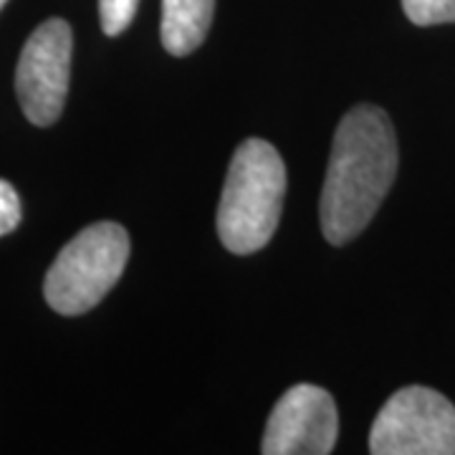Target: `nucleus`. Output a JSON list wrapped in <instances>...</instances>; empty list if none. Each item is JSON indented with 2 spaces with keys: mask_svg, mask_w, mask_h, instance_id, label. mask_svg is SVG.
<instances>
[{
  "mask_svg": "<svg viewBox=\"0 0 455 455\" xmlns=\"http://www.w3.org/2000/svg\"><path fill=\"white\" fill-rule=\"evenodd\" d=\"M397 163V134L385 109L359 104L341 116L319 203L322 233L329 243H349L370 226L390 193Z\"/></svg>",
  "mask_w": 455,
  "mask_h": 455,
  "instance_id": "nucleus-1",
  "label": "nucleus"
},
{
  "mask_svg": "<svg viewBox=\"0 0 455 455\" xmlns=\"http://www.w3.org/2000/svg\"><path fill=\"white\" fill-rule=\"evenodd\" d=\"M286 193V164L276 147L251 137L235 147L218 205V235L230 253L251 256L276 233Z\"/></svg>",
  "mask_w": 455,
  "mask_h": 455,
  "instance_id": "nucleus-2",
  "label": "nucleus"
},
{
  "mask_svg": "<svg viewBox=\"0 0 455 455\" xmlns=\"http://www.w3.org/2000/svg\"><path fill=\"white\" fill-rule=\"evenodd\" d=\"M127 260L130 235L119 223L101 220L84 228L51 263L44 281L49 307L64 316L94 309L124 274Z\"/></svg>",
  "mask_w": 455,
  "mask_h": 455,
  "instance_id": "nucleus-3",
  "label": "nucleus"
},
{
  "mask_svg": "<svg viewBox=\"0 0 455 455\" xmlns=\"http://www.w3.org/2000/svg\"><path fill=\"white\" fill-rule=\"evenodd\" d=\"M374 455H453V403L423 385L403 387L392 395L374 418L370 430Z\"/></svg>",
  "mask_w": 455,
  "mask_h": 455,
  "instance_id": "nucleus-4",
  "label": "nucleus"
},
{
  "mask_svg": "<svg viewBox=\"0 0 455 455\" xmlns=\"http://www.w3.org/2000/svg\"><path fill=\"white\" fill-rule=\"evenodd\" d=\"M74 33L64 18H49L28 36L16 68V94L26 119L51 127L64 112L71 79Z\"/></svg>",
  "mask_w": 455,
  "mask_h": 455,
  "instance_id": "nucleus-5",
  "label": "nucleus"
},
{
  "mask_svg": "<svg viewBox=\"0 0 455 455\" xmlns=\"http://www.w3.org/2000/svg\"><path fill=\"white\" fill-rule=\"evenodd\" d=\"M339 435L334 397L316 385H293L281 395L263 433L266 455H326Z\"/></svg>",
  "mask_w": 455,
  "mask_h": 455,
  "instance_id": "nucleus-6",
  "label": "nucleus"
},
{
  "mask_svg": "<svg viewBox=\"0 0 455 455\" xmlns=\"http://www.w3.org/2000/svg\"><path fill=\"white\" fill-rule=\"evenodd\" d=\"M215 0H163V46L172 56H188L211 31Z\"/></svg>",
  "mask_w": 455,
  "mask_h": 455,
  "instance_id": "nucleus-7",
  "label": "nucleus"
},
{
  "mask_svg": "<svg viewBox=\"0 0 455 455\" xmlns=\"http://www.w3.org/2000/svg\"><path fill=\"white\" fill-rule=\"evenodd\" d=\"M403 11L415 26L455 23V0H403Z\"/></svg>",
  "mask_w": 455,
  "mask_h": 455,
  "instance_id": "nucleus-8",
  "label": "nucleus"
},
{
  "mask_svg": "<svg viewBox=\"0 0 455 455\" xmlns=\"http://www.w3.org/2000/svg\"><path fill=\"white\" fill-rule=\"evenodd\" d=\"M140 0H99V18H101V31L107 36H119L127 31L134 13H137Z\"/></svg>",
  "mask_w": 455,
  "mask_h": 455,
  "instance_id": "nucleus-9",
  "label": "nucleus"
},
{
  "mask_svg": "<svg viewBox=\"0 0 455 455\" xmlns=\"http://www.w3.org/2000/svg\"><path fill=\"white\" fill-rule=\"evenodd\" d=\"M20 223V197L16 188L0 180V238L13 233Z\"/></svg>",
  "mask_w": 455,
  "mask_h": 455,
  "instance_id": "nucleus-10",
  "label": "nucleus"
},
{
  "mask_svg": "<svg viewBox=\"0 0 455 455\" xmlns=\"http://www.w3.org/2000/svg\"><path fill=\"white\" fill-rule=\"evenodd\" d=\"M5 3H8V0H0V8H3V5H5Z\"/></svg>",
  "mask_w": 455,
  "mask_h": 455,
  "instance_id": "nucleus-11",
  "label": "nucleus"
}]
</instances>
